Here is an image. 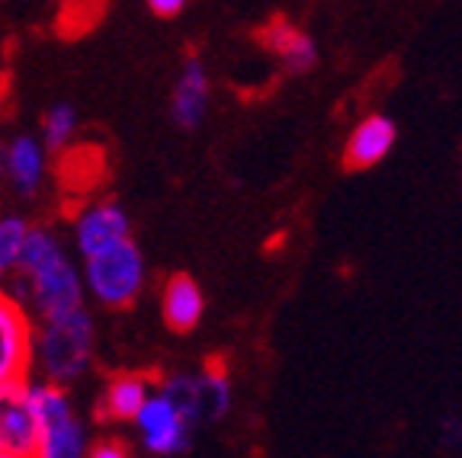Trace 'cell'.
I'll list each match as a JSON object with an SVG mask.
<instances>
[{"mask_svg":"<svg viewBox=\"0 0 462 458\" xmlns=\"http://www.w3.org/2000/svg\"><path fill=\"white\" fill-rule=\"evenodd\" d=\"M14 279L7 292L32 315V321L84 308L87 292L78 263L68 257L61 237L45 224L29 228Z\"/></svg>","mask_w":462,"mask_h":458,"instance_id":"1","label":"cell"},{"mask_svg":"<svg viewBox=\"0 0 462 458\" xmlns=\"http://www.w3.org/2000/svg\"><path fill=\"white\" fill-rule=\"evenodd\" d=\"M97 324L87 308L42 317L32 327V379L71 391L94 365Z\"/></svg>","mask_w":462,"mask_h":458,"instance_id":"2","label":"cell"},{"mask_svg":"<svg viewBox=\"0 0 462 458\" xmlns=\"http://www.w3.org/2000/svg\"><path fill=\"white\" fill-rule=\"evenodd\" d=\"M87 298H94L106 311H125L138 301L148 282V263L135 241H123L84 260L80 270Z\"/></svg>","mask_w":462,"mask_h":458,"instance_id":"3","label":"cell"},{"mask_svg":"<svg viewBox=\"0 0 462 458\" xmlns=\"http://www.w3.org/2000/svg\"><path fill=\"white\" fill-rule=\"evenodd\" d=\"M39 414V436L32 458H87L90 449V430L78 417L68 388L49 385L32 379Z\"/></svg>","mask_w":462,"mask_h":458,"instance_id":"4","label":"cell"},{"mask_svg":"<svg viewBox=\"0 0 462 458\" xmlns=\"http://www.w3.org/2000/svg\"><path fill=\"white\" fill-rule=\"evenodd\" d=\"M173 408L180 410L193 426L199 423L222 420L231 410V379L218 362H209L199 372H177L167 375L158 385Z\"/></svg>","mask_w":462,"mask_h":458,"instance_id":"5","label":"cell"},{"mask_svg":"<svg viewBox=\"0 0 462 458\" xmlns=\"http://www.w3.org/2000/svg\"><path fill=\"white\" fill-rule=\"evenodd\" d=\"M132 426H135L142 449L158 458H171V455L187 452L189 443H193V430H196L193 423L173 408L158 388L148 394V401L142 404V410L135 414Z\"/></svg>","mask_w":462,"mask_h":458,"instance_id":"6","label":"cell"},{"mask_svg":"<svg viewBox=\"0 0 462 458\" xmlns=\"http://www.w3.org/2000/svg\"><path fill=\"white\" fill-rule=\"evenodd\" d=\"M132 237L129 212L116 199H87L78 206L71 215V241L78 257H94L100 251H109L116 243H123Z\"/></svg>","mask_w":462,"mask_h":458,"instance_id":"7","label":"cell"},{"mask_svg":"<svg viewBox=\"0 0 462 458\" xmlns=\"http://www.w3.org/2000/svg\"><path fill=\"white\" fill-rule=\"evenodd\" d=\"M39 436L36 391L32 375L10 385H0V452L20 458H32Z\"/></svg>","mask_w":462,"mask_h":458,"instance_id":"8","label":"cell"},{"mask_svg":"<svg viewBox=\"0 0 462 458\" xmlns=\"http://www.w3.org/2000/svg\"><path fill=\"white\" fill-rule=\"evenodd\" d=\"M32 315L0 286V385L32 375Z\"/></svg>","mask_w":462,"mask_h":458,"instance_id":"9","label":"cell"},{"mask_svg":"<svg viewBox=\"0 0 462 458\" xmlns=\"http://www.w3.org/2000/svg\"><path fill=\"white\" fill-rule=\"evenodd\" d=\"M154 391V381L142 372H116L103 381L97 394L94 417L100 423H132L148 394Z\"/></svg>","mask_w":462,"mask_h":458,"instance_id":"10","label":"cell"},{"mask_svg":"<svg viewBox=\"0 0 462 458\" xmlns=\"http://www.w3.org/2000/svg\"><path fill=\"white\" fill-rule=\"evenodd\" d=\"M49 177V148L39 135H16L7 142V183L16 196L32 199L45 187Z\"/></svg>","mask_w":462,"mask_h":458,"instance_id":"11","label":"cell"},{"mask_svg":"<svg viewBox=\"0 0 462 458\" xmlns=\"http://www.w3.org/2000/svg\"><path fill=\"white\" fill-rule=\"evenodd\" d=\"M209 113V71L199 58H187L171 94V119L177 129H196Z\"/></svg>","mask_w":462,"mask_h":458,"instance_id":"12","label":"cell"},{"mask_svg":"<svg viewBox=\"0 0 462 458\" xmlns=\"http://www.w3.org/2000/svg\"><path fill=\"white\" fill-rule=\"evenodd\" d=\"M260 45L270 51L273 58H280V65L286 68L289 74H305L315 68L318 61V45L315 39L305 32V29H299L296 23L282 20V16H276V20H270L267 26L260 29Z\"/></svg>","mask_w":462,"mask_h":458,"instance_id":"13","label":"cell"},{"mask_svg":"<svg viewBox=\"0 0 462 458\" xmlns=\"http://www.w3.org/2000/svg\"><path fill=\"white\" fill-rule=\"evenodd\" d=\"M206 315V298H202V289L196 286L193 276L187 272H177L164 282V292H161V317L171 330L177 334H189L196 324Z\"/></svg>","mask_w":462,"mask_h":458,"instance_id":"14","label":"cell"},{"mask_svg":"<svg viewBox=\"0 0 462 458\" xmlns=\"http://www.w3.org/2000/svg\"><path fill=\"white\" fill-rule=\"evenodd\" d=\"M395 122L385 119V115H369L356 125V132L350 135L346 144V167L363 170V167H373L385 158L395 144Z\"/></svg>","mask_w":462,"mask_h":458,"instance_id":"15","label":"cell"},{"mask_svg":"<svg viewBox=\"0 0 462 458\" xmlns=\"http://www.w3.org/2000/svg\"><path fill=\"white\" fill-rule=\"evenodd\" d=\"M29 228L32 224L23 215H16V212H0V286L16 272Z\"/></svg>","mask_w":462,"mask_h":458,"instance_id":"16","label":"cell"},{"mask_svg":"<svg viewBox=\"0 0 462 458\" xmlns=\"http://www.w3.org/2000/svg\"><path fill=\"white\" fill-rule=\"evenodd\" d=\"M78 109L71 103H51L42 115V132H39V142L49 151H65L68 144L78 135Z\"/></svg>","mask_w":462,"mask_h":458,"instance_id":"17","label":"cell"},{"mask_svg":"<svg viewBox=\"0 0 462 458\" xmlns=\"http://www.w3.org/2000/svg\"><path fill=\"white\" fill-rule=\"evenodd\" d=\"M87 458H135V455H132V449L123 443V439L103 436V439H97V443H90Z\"/></svg>","mask_w":462,"mask_h":458,"instance_id":"18","label":"cell"},{"mask_svg":"<svg viewBox=\"0 0 462 458\" xmlns=\"http://www.w3.org/2000/svg\"><path fill=\"white\" fill-rule=\"evenodd\" d=\"M187 4L189 0H148L152 14H158V16H177Z\"/></svg>","mask_w":462,"mask_h":458,"instance_id":"19","label":"cell"},{"mask_svg":"<svg viewBox=\"0 0 462 458\" xmlns=\"http://www.w3.org/2000/svg\"><path fill=\"white\" fill-rule=\"evenodd\" d=\"M7 177V142H0V179Z\"/></svg>","mask_w":462,"mask_h":458,"instance_id":"20","label":"cell"},{"mask_svg":"<svg viewBox=\"0 0 462 458\" xmlns=\"http://www.w3.org/2000/svg\"><path fill=\"white\" fill-rule=\"evenodd\" d=\"M0 458H20V455H7V452H0Z\"/></svg>","mask_w":462,"mask_h":458,"instance_id":"21","label":"cell"}]
</instances>
